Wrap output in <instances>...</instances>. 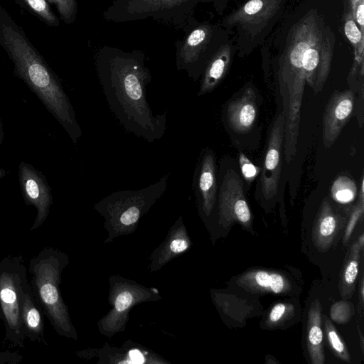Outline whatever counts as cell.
<instances>
[{
  "label": "cell",
  "instance_id": "5bb4252c",
  "mask_svg": "<svg viewBox=\"0 0 364 364\" xmlns=\"http://www.w3.org/2000/svg\"><path fill=\"white\" fill-rule=\"evenodd\" d=\"M75 354L87 359L97 357L98 358L97 363H169L157 353L132 341H127L121 347L110 346L105 343L100 348H88L77 351Z\"/></svg>",
  "mask_w": 364,
  "mask_h": 364
},
{
  "label": "cell",
  "instance_id": "4fadbf2b",
  "mask_svg": "<svg viewBox=\"0 0 364 364\" xmlns=\"http://www.w3.org/2000/svg\"><path fill=\"white\" fill-rule=\"evenodd\" d=\"M215 152L204 149L195 168L193 188L198 213L203 220L208 219L215 208L218 191Z\"/></svg>",
  "mask_w": 364,
  "mask_h": 364
},
{
  "label": "cell",
  "instance_id": "f546056e",
  "mask_svg": "<svg viewBox=\"0 0 364 364\" xmlns=\"http://www.w3.org/2000/svg\"><path fill=\"white\" fill-rule=\"evenodd\" d=\"M24 1L48 23L54 26H58L59 21L50 9L46 0H24Z\"/></svg>",
  "mask_w": 364,
  "mask_h": 364
},
{
  "label": "cell",
  "instance_id": "484cf974",
  "mask_svg": "<svg viewBox=\"0 0 364 364\" xmlns=\"http://www.w3.org/2000/svg\"><path fill=\"white\" fill-rule=\"evenodd\" d=\"M331 196L340 203L351 202L357 193L355 183L346 176L338 177L331 187Z\"/></svg>",
  "mask_w": 364,
  "mask_h": 364
},
{
  "label": "cell",
  "instance_id": "ac0fdd59",
  "mask_svg": "<svg viewBox=\"0 0 364 364\" xmlns=\"http://www.w3.org/2000/svg\"><path fill=\"white\" fill-rule=\"evenodd\" d=\"M345 218L333 208L329 199H323L312 228V240L320 252L328 251L342 229Z\"/></svg>",
  "mask_w": 364,
  "mask_h": 364
},
{
  "label": "cell",
  "instance_id": "cb8c5ba5",
  "mask_svg": "<svg viewBox=\"0 0 364 364\" xmlns=\"http://www.w3.org/2000/svg\"><path fill=\"white\" fill-rule=\"evenodd\" d=\"M363 248L364 235L362 233L350 246L341 271L339 290L343 299L351 298L355 290V282L359 272V264Z\"/></svg>",
  "mask_w": 364,
  "mask_h": 364
},
{
  "label": "cell",
  "instance_id": "ba28073f",
  "mask_svg": "<svg viewBox=\"0 0 364 364\" xmlns=\"http://www.w3.org/2000/svg\"><path fill=\"white\" fill-rule=\"evenodd\" d=\"M108 301L110 309L97 322L100 333L113 337L126 329L131 309L141 304L162 299L157 289L148 287L119 274L109 277Z\"/></svg>",
  "mask_w": 364,
  "mask_h": 364
},
{
  "label": "cell",
  "instance_id": "1f68e13d",
  "mask_svg": "<svg viewBox=\"0 0 364 364\" xmlns=\"http://www.w3.org/2000/svg\"><path fill=\"white\" fill-rule=\"evenodd\" d=\"M240 165L244 178L250 183L257 174V167L242 153L240 154Z\"/></svg>",
  "mask_w": 364,
  "mask_h": 364
},
{
  "label": "cell",
  "instance_id": "8fae6325",
  "mask_svg": "<svg viewBox=\"0 0 364 364\" xmlns=\"http://www.w3.org/2000/svg\"><path fill=\"white\" fill-rule=\"evenodd\" d=\"M18 177L21 195L27 205L36 210L31 231L40 228L46 220L53 198L52 189L45 175L32 164L21 161L18 164Z\"/></svg>",
  "mask_w": 364,
  "mask_h": 364
},
{
  "label": "cell",
  "instance_id": "8d00e7d4",
  "mask_svg": "<svg viewBox=\"0 0 364 364\" xmlns=\"http://www.w3.org/2000/svg\"><path fill=\"white\" fill-rule=\"evenodd\" d=\"M343 1H344L345 4H347V10H346V11H350L353 16V13H354V9H355V5L358 2L359 0H343Z\"/></svg>",
  "mask_w": 364,
  "mask_h": 364
},
{
  "label": "cell",
  "instance_id": "60d3db41",
  "mask_svg": "<svg viewBox=\"0 0 364 364\" xmlns=\"http://www.w3.org/2000/svg\"><path fill=\"white\" fill-rule=\"evenodd\" d=\"M0 213H1V208H0Z\"/></svg>",
  "mask_w": 364,
  "mask_h": 364
},
{
  "label": "cell",
  "instance_id": "74e56055",
  "mask_svg": "<svg viewBox=\"0 0 364 364\" xmlns=\"http://www.w3.org/2000/svg\"><path fill=\"white\" fill-rule=\"evenodd\" d=\"M4 141V132L3 129V123L0 116V145L3 144Z\"/></svg>",
  "mask_w": 364,
  "mask_h": 364
},
{
  "label": "cell",
  "instance_id": "ab89813d",
  "mask_svg": "<svg viewBox=\"0 0 364 364\" xmlns=\"http://www.w3.org/2000/svg\"><path fill=\"white\" fill-rule=\"evenodd\" d=\"M6 174H7V171L5 169L0 167V180L2 178H4Z\"/></svg>",
  "mask_w": 364,
  "mask_h": 364
},
{
  "label": "cell",
  "instance_id": "8992f818",
  "mask_svg": "<svg viewBox=\"0 0 364 364\" xmlns=\"http://www.w3.org/2000/svg\"><path fill=\"white\" fill-rule=\"evenodd\" d=\"M30 283L22 255H6L0 261V321L4 330L2 344L25 348L21 312Z\"/></svg>",
  "mask_w": 364,
  "mask_h": 364
},
{
  "label": "cell",
  "instance_id": "7402d4cb",
  "mask_svg": "<svg viewBox=\"0 0 364 364\" xmlns=\"http://www.w3.org/2000/svg\"><path fill=\"white\" fill-rule=\"evenodd\" d=\"M321 305L315 299L310 305L306 326V345L312 364H323V333L322 331Z\"/></svg>",
  "mask_w": 364,
  "mask_h": 364
},
{
  "label": "cell",
  "instance_id": "83f0119b",
  "mask_svg": "<svg viewBox=\"0 0 364 364\" xmlns=\"http://www.w3.org/2000/svg\"><path fill=\"white\" fill-rule=\"evenodd\" d=\"M364 213V178L362 175L358 189V200L353 206L349 217L343 239L345 245L350 239L354 228L360 218H363Z\"/></svg>",
  "mask_w": 364,
  "mask_h": 364
},
{
  "label": "cell",
  "instance_id": "4dcf8cb0",
  "mask_svg": "<svg viewBox=\"0 0 364 364\" xmlns=\"http://www.w3.org/2000/svg\"><path fill=\"white\" fill-rule=\"evenodd\" d=\"M54 4L61 18L66 23H72L76 18L77 13V0H48Z\"/></svg>",
  "mask_w": 364,
  "mask_h": 364
},
{
  "label": "cell",
  "instance_id": "d590c367",
  "mask_svg": "<svg viewBox=\"0 0 364 364\" xmlns=\"http://www.w3.org/2000/svg\"><path fill=\"white\" fill-rule=\"evenodd\" d=\"M359 303H358V311L360 317H363V306H364V279H363V271H362V274L360 281L359 286Z\"/></svg>",
  "mask_w": 364,
  "mask_h": 364
},
{
  "label": "cell",
  "instance_id": "277c9868",
  "mask_svg": "<svg viewBox=\"0 0 364 364\" xmlns=\"http://www.w3.org/2000/svg\"><path fill=\"white\" fill-rule=\"evenodd\" d=\"M68 264L66 253L46 247L30 259L27 272L33 296L55 331L77 341V333L60 288L63 272Z\"/></svg>",
  "mask_w": 364,
  "mask_h": 364
},
{
  "label": "cell",
  "instance_id": "9c48e42d",
  "mask_svg": "<svg viewBox=\"0 0 364 364\" xmlns=\"http://www.w3.org/2000/svg\"><path fill=\"white\" fill-rule=\"evenodd\" d=\"M183 31L182 38L175 42L176 66L196 82L220 47H215L217 28L208 23L198 22L193 16Z\"/></svg>",
  "mask_w": 364,
  "mask_h": 364
},
{
  "label": "cell",
  "instance_id": "4316f807",
  "mask_svg": "<svg viewBox=\"0 0 364 364\" xmlns=\"http://www.w3.org/2000/svg\"><path fill=\"white\" fill-rule=\"evenodd\" d=\"M295 314V307L288 302L276 304L269 311L266 320V326L271 328L278 327Z\"/></svg>",
  "mask_w": 364,
  "mask_h": 364
},
{
  "label": "cell",
  "instance_id": "ffe728a7",
  "mask_svg": "<svg viewBox=\"0 0 364 364\" xmlns=\"http://www.w3.org/2000/svg\"><path fill=\"white\" fill-rule=\"evenodd\" d=\"M282 1L283 0H249L228 16L225 24H239L250 30L262 26L276 14Z\"/></svg>",
  "mask_w": 364,
  "mask_h": 364
},
{
  "label": "cell",
  "instance_id": "d6986e66",
  "mask_svg": "<svg viewBox=\"0 0 364 364\" xmlns=\"http://www.w3.org/2000/svg\"><path fill=\"white\" fill-rule=\"evenodd\" d=\"M239 287L258 294H287L292 290L289 279L282 273L264 269H253L237 279Z\"/></svg>",
  "mask_w": 364,
  "mask_h": 364
},
{
  "label": "cell",
  "instance_id": "7c38bea8",
  "mask_svg": "<svg viewBox=\"0 0 364 364\" xmlns=\"http://www.w3.org/2000/svg\"><path fill=\"white\" fill-rule=\"evenodd\" d=\"M284 116L281 112L274 120L266 146L263 166L259 178L262 198L271 202L277 197L281 176L282 154L284 133Z\"/></svg>",
  "mask_w": 364,
  "mask_h": 364
},
{
  "label": "cell",
  "instance_id": "d4e9b609",
  "mask_svg": "<svg viewBox=\"0 0 364 364\" xmlns=\"http://www.w3.org/2000/svg\"><path fill=\"white\" fill-rule=\"evenodd\" d=\"M323 319L324 323V330L329 348L333 354L340 360L346 363H350V357L349 351L346 345L338 334L337 329L326 315H323Z\"/></svg>",
  "mask_w": 364,
  "mask_h": 364
},
{
  "label": "cell",
  "instance_id": "7a4b0ae2",
  "mask_svg": "<svg viewBox=\"0 0 364 364\" xmlns=\"http://www.w3.org/2000/svg\"><path fill=\"white\" fill-rule=\"evenodd\" d=\"M95 66L108 106L123 128L149 143L161 139L166 129V112L154 115L146 99L151 73L140 50L126 51L103 46Z\"/></svg>",
  "mask_w": 364,
  "mask_h": 364
},
{
  "label": "cell",
  "instance_id": "44dd1931",
  "mask_svg": "<svg viewBox=\"0 0 364 364\" xmlns=\"http://www.w3.org/2000/svg\"><path fill=\"white\" fill-rule=\"evenodd\" d=\"M231 58V49L229 44L220 46L208 60L196 94L200 97L213 92L225 76Z\"/></svg>",
  "mask_w": 364,
  "mask_h": 364
},
{
  "label": "cell",
  "instance_id": "836d02e7",
  "mask_svg": "<svg viewBox=\"0 0 364 364\" xmlns=\"http://www.w3.org/2000/svg\"><path fill=\"white\" fill-rule=\"evenodd\" d=\"M353 17L360 31L364 34V0H359L356 4Z\"/></svg>",
  "mask_w": 364,
  "mask_h": 364
},
{
  "label": "cell",
  "instance_id": "6da1fadb",
  "mask_svg": "<svg viewBox=\"0 0 364 364\" xmlns=\"http://www.w3.org/2000/svg\"><path fill=\"white\" fill-rule=\"evenodd\" d=\"M334 43L333 33L315 10L304 16L288 35L277 71L285 120L283 154L288 164L297 151L305 85L315 95L323 90L331 70Z\"/></svg>",
  "mask_w": 364,
  "mask_h": 364
},
{
  "label": "cell",
  "instance_id": "d6a6232c",
  "mask_svg": "<svg viewBox=\"0 0 364 364\" xmlns=\"http://www.w3.org/2000/svg\"><path fill=\"white\" fill-rule=\"evenodd\" d=\"M364 85H363L360 89L358 90L357 94H358V97L357 99V102H355L354 111H355L356 117L358 121V124L360 127H363V110H364V92H363Z\"/></svg>",
  "mask_w": 364,
  "mask_h": 364
},
{
  "label": "cell",
  "instance_id": "52a82bcc",
  "mask_svg": "<svg viewBox=\"0 0 364 364\" xmlns=\"http://www.w3.org/2000/svg\"><path fill=\"white\" fill-rule=\"evenodd\" d=\"M212 1L113 0L102 16L107 21L117 23L150 18L183 30L193 16L198 4Z\"/></svg>",
  "mask_w": 364,
  "mask_h": 364
},
{
  "label": "cell",
  "instance_id": "603a6c76",
  "mask_svg": "<svg viewBox=\"0 0 364 364\" xmlns=\"http://www.w3.org/2000/svg\"><path fill=\"white\" fill-rule=\"evenodd\" d=\"M43 312L38 305L31 286L26 292L21 312V324L25 338L48 345L45 338Z\"/></svg>",
  "mask_w": 364,
  "mask_h": 364
},
{
  "label": "cell",
  "instance_id": "5b68a950",
  "mask_svg": "<svg viewBox=\"0 0 364 364\" xmlns=\"http://www.w3.org/2000/svg\"><path fill=\"white\" fill-rule=\"evenodd\" d=\"M168 178L166 173L147 187L115 191L95 203L93 209L104 218L107 232L104 243L134 233L142 216L164 196Z\"/></svg>",
  "mask_w": 364,
  "mask_h": 364
},
{
  "label": "cell",
  "instance_id": "f35d334b",
  "mask_svg": "<svg viewBox=\"0 0 364 364\" xmlns=\"http://www.w3.org/2000/svg\"><path fill=\"white\" fill-rule=\"evenodd\" d=\"M358 332L359 338H360V348H361L362 352L363 353L364 352V339H363V334H362V332H361L359 326H358Z\"/></svg>",
  "mask_w": 364,
  "mask_h": 364
},
{
  "label": "cell",
  "instance_id": "e0dca14e",
  "mask_svg": "<svg viewBox=\"0 0 364 364\" xmlns=\"http://www.w3.org/2000/svg\"><path fill=\"white\" fill-rule=\"evenodd\" d=\"M257 111L256 90L253 87H247L226 107L225 117L229 127L237 134L250 132L255 124Z\"/></svg>",
  "mask_w": 364,
  "mask_h": 364
},
{
  "label": "cell",
  "instance_id": "2e32d148",
  "mask_svg": "<svg viewBox=\"0 0 364 364\" xmlns=\"http://www.w3.org/2000/svg\"><path fill=\"white\" fill-rule=\"evenodd\" d=\"M191 246V239L181 215L170 227L162 242L151 253L148 266L149 272H158L169 262L188 251Z\"/></svg>",
  "mask_w": 364,
  "mask_h": 364
},
{
  "label": "cell",
  "instance_id": "9a60e30c",
  "mask_svg": "<svg viewBox=\"0 0 364 364\" xmlns=\"http://www.w3.org/2000/svg\"><path fill=\"white\" fill-rule=\"evenodd\" d=\"M355 94L349 88L335 90L323 114L322 139L325 147H331L354 112Z\"/></svg>",
  "mask_w": 364,
  "mask_h": 364
},
{
  "label": "cell",
  "instance_id": "f1b7e54d",
  "mask_svg": "<svg viewBox=\"0 0 364 364\" xmlns=\"http://www.w3.org/2000/svg\"><path fill=\"white\" fill-rule=\"evenodd\" d=\"M354 306L348 301L341 300L334 303L330 309L332 321L338 324H346L350 321L354 314Z\"/></svg>",
  "mask_w": 364,
  "mask_h": 364
},
{
  "label": "cell",
  "instance_id": "e575fe53",
  "mask_svg": "<svg viewBox=\"0 0 364 364\" xmlns=\"http://www.w3.org/2000/svg\"><path fill=\"white\" fill-rule=\"evenodd\" d=\"M23 357L16 352L6 350L0 353V364H16L21 361Z\"/></svg>",
  "mask_w": 364,
  "mask_h": 364
},
{
  "label": "cell",
  "instance_id": "30bf717a",
  "mask_svg": "<svg viewBox=\"0 0 364 364\" xmlns=\"http://www.w3.org/2000/svg\"><path fill=\"white\" fill-rule=\"evenodd\" d=\"M218 224L228 228L238 223L250 230L252 213L246 200L243 182L240 175L232 169L224 174L218 193Z\"/></svg>",
  "mask_w": 364,
  "mask_h": 364
},
{
  "label": "cell",
  "instance_id": "3957f363",
  "mask_svg": "<svg viewBox=\"0 0 364 364\" xmlns=\"http://www.w3.org/2000/svg\"><path fill=\"white\" fill-rule=\"evenodd\" d=\"M9 17L0 11V43L14 64V73L77 144L82 131L61 81Z\"/></svg>",
  "mask_w": 364,
  "mask_h": 364
}]
</instances>
